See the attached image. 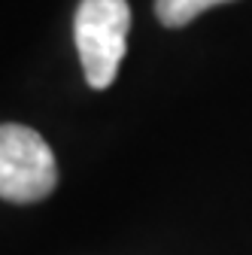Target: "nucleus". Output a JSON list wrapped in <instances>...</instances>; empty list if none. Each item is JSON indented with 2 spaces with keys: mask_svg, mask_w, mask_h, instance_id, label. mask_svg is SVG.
Listing matches in <instances>:
<instances>
[{
  "mask_svg": "<svg viewBox=\"0 0 252 255\" xmlns=\"http://www.w3.org/2000/svg\"><path fill=\"white\" fill-rule=\"evenodd\" d=\"M128 0H82L73 18V40L91 88H110L128 49Z\"/></svg>",
  "mask_w": 252,
  "mask_h": 255,
  "instance_id": "f257e3e1",
  "label": "nucleus"
},
{
  "mask_svg": "<svg viewBox=\"0 0 252 255\" xmlns=\"http://www.w3.org/2000/svg\"><path fill=\"white\" fill-rule=\"evenodd\" d=\"M58 185V167L49 143L24 125H0V198L34 204Z\"/></svg>",
  "mask_w": 252,
  "mask_h": 255,
  "instance_id": "f03ea898",
  "label": "nucleus"
},
{
  "mask_svg": "<svg viewBox=\"0 0 252 255\" xmlns=\"http://www.w3.org/2000/svg\"><path fill=\"white\" fill-rule=\"evenodd\" d=\"M219 3H231V0H155V15L164 27H182Z\"/></svg>",
  "mask_w": 252,
  "mask_h": 255,
  "instance_id": "7ed1b4c3",
  "label": "nucleus"
}]
</instances>
